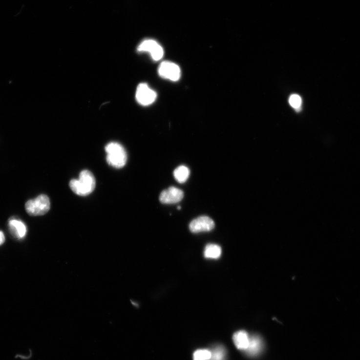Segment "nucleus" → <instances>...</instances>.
Returning a JSON list of instances; mask_svg holds the SVG:
<instances>
[{
  "instance_id": "1",
  "label": "nucleus",
  "mask_w": 360,
  "mask_h": 360,
  "mask_svg": "<svg viewBox=\"0 0 360 360\" xmlns=\"http://www.w3.org/2000/svg\"><path fill=\"white\" fill-rule=\"evenodd\" d=\"M69 186L76 194L86 196L94 191L96 187V180L90 171L83 170L80 173L79 179L72 180Z\"/></svg>"
},
{
  "instance_id": "2",
  "label": "nucleus",
  "mask_w": 360,
  "mask_h": 360,
  "mask_svg": "<svg viewBox=\"0 0 360 360\" xmlns=\"http://www.w3.org/2000/svg\"><path fill=\"white\" fill-rule=\"evenodd\" d=\"M108 164L115 168H122L126 164L127 154L125 148L117 142H111L105 147Z\"/></svg>"
},
{
  "instance_id": "3",
  "label": "nucleus",
  "mask_w": 360,
  "mask_h": 360,
  "mask_svg": "<svg viewBox=\"0 0 360 360\" xmlns=\"http://www.w3.org/2000/svg\"><path fill=\"white\" fill-rule=\"evenodd\" d=\"M25 207L27 213L31 216L44 215L50 209V199L47 195L42 194L27 201Z\"/></svg>"
},
{
  "instance_id": "4",
  "label": "nucleus",
  "mask_w": 360,
  "mask_h": 360,
  "mask_svg": "<svg viewBox=\"0 0 360 360\" xmlns=\"http://www.w3.org/2000/svg\"><path fill=\"white\" fill-rule=\"evenodd\" d=\"M136 98L141 105L148 106L153 104L157 98V93L147 84H140L137 88Z\"/></svg>"
},
{
  "instance_id": "5",
  "label": "nucleus",
  "mask_w": 360,
  "mask_h": 360,
  "mask_svg": "<svg viewBox=\"0 0 360 360\" xmlns=\"http://www.w3.org/2000/svg\"><path fill=\"white\" fill-rule=\"evenodd\" d=\"M139 52L149 53L155 61L161 60L164 56V50L161 46L153 40H145L141 42L137 48Z\"/></svg>"
},
{
  "instance_id": "6",
  "label": "nucleus",
  "mask_w": 360,
  "mask_h": 360,
  "mask_svg": "<svg viewBox=\"0 0 360 360\" xmlns=\"http://www.w3.org/2000/svg\"><path fill=\"white\" fill-rule=\"evenodd\" d=\"M159 75L166 79L177 81L181 77V70L176 64L169 61L162 62L159 68Z\"/></svg>"
},
{
  "instance_id": "7",
  "label": "nucleus",
  "mask_w": 360,
  "mask_h": 360,
  "mask_svg": "<svg viewBox=\"0 0 360 360\" xmlns=\"http://www.w3.org/2000/svg\"><path fill=\"white\" fill-rule=\"evenodd\" d=\"M215 222L210 217L203 216L193 220L190 223L189 229L194 233L209 232L215 228Z\"/></svg>"
},
{
  "instance_id": "8",
  "label": "nucleus",
  "mask_w": 360,
  "mask_h": 360,
  "mask_svg": "<svg viewBox=\"0 0 360 360\" xmlns=\"http://www.w3.org/2000/svg\"><path fill=\"white\" fill-rule=\"evenodd\" d=\"M184 197L182 190L175 187H171L163 191L160 195V201L165 204H176L180 202Z\"/></svg>"
},
{
  "instance_id": "9",
  "label": "nucleus",
  "mask_w": 360,
  "mask_h": 360,
  "mask_svg": "<svg viewBox=\"0 0 360 360\" xmlns=\"http://www.w3.org/2000/svg\"><path fill=\"white\" fill-rule=\"evenodd\" d=\"M264 346L261 337L257 335H253L250 336L249 346L244 352L249 357H255L262 352Z\"/></svg>"
},
{
  "instance_id": "10",
  "label": "nucleus",
  "mask_w": 360,
  "mask_h": 360,
  "mask_svg": "<svg viewBox=\"0 0 360 360\" xmlns=\"http://www.w3.org/2000/svg\"><path fill=\"white\" fill-rule=\"evenodd\" d=\"M8 226L11 234L16 239H21L25 236L27 228L23 222L12 218L9 221Z\"/></svg>"
},
{
  "instance_id": "11",
  "label": "nucleus",
  "mask_w": 360,
  "mask_h": 360,
  "mask_svg": "<svg viewBox=\"0 0 360 360\" xmlns=\"http://www.w3.org/2000/svg\"><path fill=\"white\" fill-rule=\"evenodd\" d=\"M250 339V336L244 330L237 331L233 336V340L236 348L244 352L249 346Z\"/></svg>"
},
{
  "instance_id": "12",
  "label": "nucleus",
  "mask_w": 360,
  "mask_h": 360,
  "mask_svg": "<svg viewBox=\"0 0 360 360\" xmlns=\"http://www.w3.org/2000/svg\"><path fill=\"white\" fill-rule=\"evenodd\" d=\"M222 249L220 246L210 244L207 245L204 250V256L207 259H217L221 255Z\"/></svg>"
},
{
  "instance_id": "13",
  "label": "nucleus",
  "mask_w": 360,
  "mask_h": 360,
  "mask_svg": "<svg viewBox=\"0 0 360 360\" xmlns=\"http://www.w3.org/2000/svg\"><path fill=\"white\" fill-rule=\"evenodd\" d=\"M190 171L189 169L185 166L181 165L177 167L174 171V176L179 183H185L189 178Z\"/></svg>"
},
{
  "instance_id": "14",
  "label": "nucleus",
  "mask_w": 360,
  "mask_h": 360,
  "mask_svg": "<svg viewBox=\"0 0 360 360\" xmlns=\"http://www.w3.org/2000/svg\"><path fill=\"white\" fill-rule=\"evenodd\" d=\"M211 352V357L210 360H225L227 351L223 346L217 345Z\"/></svg>"
},
{
  "instance_id": "15",
  "label": "nucleus",
  "mask_w": 360,
  "mask_h": 360,
  "mask_svg": "<svg viewBox=\"0 0 360 360\" xmlns=\"http://www.w3.org/2000/svg\"><path fill=\"white\" fill-rule=\"evenodd\" d=\"M211 352L207 349H200L196 351L193 354V360H210Z\"/></svg>"
},
{
  "instance_id": "16",
  "label": "nucleus",
  "mask_w": 360,
  "mask_h": 360,
  "mask_svg": "<svg viewBox=\"0 0 360 360\" xmlns=\"http://www.w3.org/2000/svg\"><path fill=\"white\" fill-rule=\"evenodd\" d=\"M289 101L293 108L296 110L300 109L302 104V99L300 96L297 94H293L290 96Z\"/></svg>"
},
{
  "instance_id": "17",
  "label": "nucleus",
  "mask_w": 360,
  "mask_h": 360,
  "mask_svg": "<svg viewBox=\"0 0 360 360\" xmlns=\"http://www.w3.org/2000/svg\"><path fill=\"white\" fill-rule=\"evenodd\" d=\"M5 241V237L3 233L0 231V245L4 244Z\"/></svg>"
},
{
  "instance_id": "18",
  "label": "nucleus",
  "mask_w": 360,
  "mask_h": 360,
  "mask_svg": "<svg viewBox=\"0 0 360 360\" xmlns=\"http://www.w3.org/2000/svg\"><path fill=\"white\" fill-rule=\"evenodd\" d=\"M177 209H178V210H181V206H178V207H177Z\"/></svg>"
}]
</instances>
